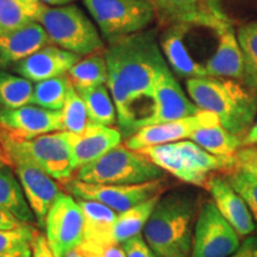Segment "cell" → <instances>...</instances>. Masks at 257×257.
<instances>
[{
    "label": "cell",
    "instance_id": "cell-1",
    "mask_svg": "<svg viewBox=\"0 0 257 257\" xmlns=\"http://www.w3.org/2000/svg\"><path fill=\"white\" fill-rule=\"evenodd\" d=\"M107 85L124 133H136V105L152 99L160 74L169 68L155 31H140L110 40L105 51Z\"/></svg>",
    "mask_w": 257,
    "mask_h": 257
},
{
    "label": "cell",
    "instance_id": "cell-2",
    "mask_svg": "<svg viewBox=\"0 0 257 257\" xmlns=\"http://www.w3.org/2000/svg\"><path fill=\"white\" fill-rule=\"evenodd\" d=\"M198 208V198L192 192L162 194L144 227V239L160 257L189 256Z\"/></svg>",
    "mask_w": 257,
    "mask_h": 257
},
{
    "label": "cell",
    "instance_id": "cell-3",
    "mask_svg": "<svg viewBox=\"0 0 257 257\" xmlns=\"http://www.w3.org/2000/svg\"><path fill=\"white\" fill-rule=\"evenodd\" d=\"M186 86L200 110L216 114L220 125L244 141L256 120V93L237 80L212 76L188 79Z\"/></svg>",
    "mask_w": 257,
    "mask_h": 257
},
{
    "label": "cell",
    "instance_id": "cell-4",
    "mask_svg": "<svg viewBox=\"0 0 257 257\" xmlns=\"http://www.w3.org/2000/svg\"><path fill=\"white\" fill-rule=\"evenodd\" d=\"M165 172L143 153L118 146L76 172L75 180L95 185H137L163 179Z\"/></svg>",
    "mask_w": 257,
    "mask_h": 257
},
{
    "label": "cell",
    "instance_id": "cell-5",
    "mask_svg": "<svg viewBox=\"0 0 257 257\" xmlns=\"http://www.w3.org/2000/svg\"><path fill=\"white\" fill-rule=\"evenodd\" d=\"M56 47L78 55H92L104 48L94 24L75 5L46 6L38 22Z\"/></svg>",
    "mask_w": 257,
    "mask_h": 257
},
{
    "label": "cell",
    "instance_id": "cell-6",
    "mask_svg": "<svg viewBox=\"0 0 257 257\" xmlns=\"http://www.w3.org/2000/svg\"><path fill=\"white\" fill-rule=\"evenodd\" d=\"M0 143L10 159L22 157L53 179L66 182L75 172L68 136L64 131L42 135L31 140H16L0 131Z\"/></svg>",
    "mask_w": 257,
    "mask_h": 257
},
{
    "label": "cell",
    "instance_id": "cell-7",
    "mask_svg": "<svg viewBox=\"0 0 257 257\" xmlns=\"http://www.w3.org/2000/svg\"><path fill=\"white\" fill-rule=\"evenodd\" d=\"M83 4L108 41L142 31L156 17L150 0H83Z\"/></svg>",
    "mask_w": 257,
    "mask_h": 257
},
{
    "label": "cell",
    "instance_id": "cell-8",
    "mask_svg": "<svg viewBox=\"0 0 257 257\" xmlns=\"http://www.w3.org/2000/svg\"><path fill=\"white\" fill-rule=\"evenodd\" d=\"M64 184L76 199L101 202L118 213L163 194L168 187V182L163 179L137 185H95L70 179Z\"/></svg>",
    "mask_w": 257,
    "mask_h": 257
},
{
    "label": "cell",
    "instance_id": "cell-9",
    "mask_svg": "<svg viewBox=\"0 0 257 257\" xmlns=\"http://www.w3.org/2000/svg\"><path fill=\"white\" fill-rule=\"evenodd\" d=\"M240 245L239 234L207 200L199 208L192 242V257H229Z\"/></svg>",
    "mask_w": 257,
    "mask_h": 257
},
{
    "label": "cell",
    "instance_id": "cell-10",
    "mask_svg": "<svg viewBox=\"0 0 257 257\" xmlns=\"http://www.w3.org/2000/svg\"><path fill=\"white\" fill-rule=\"evenodd\" d=\"M160 23L167 27L207 28L216 32L232 27L223 0H150Z\"/></svg>",
    "mask_w": 257,
    "mask_h": 257
},
{
    "label": "cell",
    "instance_id": "cell-11",
    "mask_svg": "<svg viewBox=\"0 0 257 257\" xmlns=\"http://www.w3.org/2000/svg\"><path fill=\"white\" fill-rule=\"evenodd\" d=\"M46 237L55 257L81 245L85 240V217L79 201L61 192L46 218Z\"/></svg>",
    "mask_w": 257,
    "mask_h": 257
},
{
    "label": "cell",
    "instance_id": "cell-12",
    "mask_svg": "<svg viewBox=\"0 0 257 257\" xmlns=\"http://www.w3.org/2000/svg\"><path fill=\"white\" fill-rule=\"evenodd\" d=\"M11 161L37 225L44 230L48 213L61 194L59 185L30 161L22 157H14Z\"/></svg>",
    "mask_w": 257,
    "mask_h": 257
},
{
    "label": "cell",
    "instance_id": "cell-13",
    "mask_svg": "<svg viewBox=\"0 0 257 257\" xmlns=\"http://www.w3.org/2000/svg\"><path fill=\"white\" fill-rule=\"evenodd\" d=\"M0 131L16 140H31L63 131L61 111L47 110L36 105L18 108L0 107Z\"/></svg>",
    "mask_w": 257,
    "mask_h": 257
},
{
    "label": "cell",
    "instance_id": "cell-14",
    "mask_svg": "<svg viewBox=\"0 0 257 257\" xmlns=\"http://www.w3.org/2000/svg\"><path fill=\"white\" fill-rule=\"evenodd\" d=\"M217 123H219V119L216 114L201 110L199 113L182 119L141 127L127 138L125 147L131 150H142L149 147L179 142L187 138L189 140L192 134L198 128Z\"/></svg>",
    "mask_w": 257,
    "mask_h": 257
},
{
    "label": "cell",
    "instance_id": "cell-15",
    "mask_svg": "<svg viewBox=\"0 0 257 257\" xmlns=\"http://www.w3.org/2000/svg\"><path fill=\"white\" fill-rule=\"evenodd\" d=\"M200 111V108L186 96L175 76L169 68H167L160 74L156 81L152 113L141 123L140 128L148 125L182 119Z\"/></svg>",
    "mask_w": 257,
    "mask_h": 257
},
{
    "label": "cell",
    "instance_id": "cell-16",
    "mask_svg": "<svg viewBox=\"0 0 257 257\" xmlns=\"http://www.w3.org/2000/svg\"><path fill=\"white\" fill-rule=\"evenodd\" d=\"M213 202L225 219L236 230L239 237H248L256 231L248 205L243 198L232 188L226 178L213 175L208 179L206 185Z\"/></svg>",
    "mask_w": 257,
    "mask_h": 257
},
{
    "label": "cell",
    "instance_id": "cell-17",
    "mask_svg": "<svg viewBox=\"0 0 257 257\" xmlns=\"http://www.w3.org/2000/svg\"><path fill=\"white\" fill-rule=\"evenodd\" d=\"M79 61L80 55L78 54L59 47L46 46L16 63L15 72L32 82H40L64 75Z\"/></svg>",
    "mask_w": 257,
    "mask_h": 257
},
{
    "label": "cell",
    "instance_id": "cell-18",
    "mask_svg": "<svg viewBox=\"0 0 257 257\" xmlns=\"http://www.w3.org/2000/svg\"><path fill=\"white\" fill-rule=\"evenodd\" d=\"M67 136L75 170L100 159L121 142L119 130L98 124L81 134L67 133Z\"/></svg>",
    "mask_w": 257,
    "mask_h": 257
},
{
    "label": "cell",
    "instance_id": "cell-19",
    "mask_svg": "<svg viewBox=\"0 0 257 257\" xmlns=\"http://www.w3.org/2000/svg\"><path fill=\"white\" fill-rule=\"evenodd\" d=\"M49 43L46 30L37 22L0 31V68L21 62Z\"/></svg>",
    "mask_w": 257,
    "mask_h": 257
},
{
    "label": "cell",
    "instance_id": "cell-20",
    "mask_svg": "<svg viewBox=\"0 0 257 257\" xmlns=\"http://www.w3.org/2000/svg\"><path fill=\"white\" fill-rule=\"evenodd\" d=\"M218 44L214 53L204 63L207 76L240 80L243 78V55L238 38L232 27L217 32Z\"/></svg>",
    "mask_w": 257,
    "mask_h": 257
},
{
    "label": "cell",
    "instance_id": "cell-21",
    "mask_svg": "<svg viewBox=\"0 0 257 257\" xmlns=\"http://www.w3.org/2000/svg\"><path fill=\"white\" fill-rule=\"evenodd\" d=\"M189 27L173 25L168 27L161 38V49L167 63L182 78H204L207 76L204 64L193 59L184 42V36Z\"/></svg>",
    "mask_w": 257,
    "mask_h": 257
},
{
    "label": "cell",
    "instance_id": "cell-22",
    "mask_svg": "<svg viewBox=\"0 0 257 257\" xmlns=\"http://www.w3.org/2000/svg\"><path fill=\"white\" fill-rule=\"evenodd\" d=\"M138 152L143 153L157 167L174 175L176 179L181 180L186 184L206 188L208 179L199 174L192 166L191 161L185 154L181 153L175 142L149 147Z\"/></svg>",
    "mask_w": 257,
    "mask_h": 257
},
{
    "label": "cell",
    "instance_id": "cell-23",
    "mask_svg": "<svg viewBox=\"0 0 257 257\" xmlns=\"http://www.w3.org/2000/svg\"><path fill=\"white\" fill-rule=\"evenodd\" d=\"M0 208L14 214L24 224L34 225L36 221L21 182L11 167L0 169Z\"/></svg>",
    "mask_w": 257,
    "mask_h": 257
},
{
    "label": "cell",
    "instance_id": "cell-24",
    "mask_svg": "<svg viewBox=\"0 0 257 257\" xmlns=\"http://www.w3.org/2000/svg\"><path fill=\"white\" fill-rule=\"evenodd\" d=\"M161 195L162 194L156 195L118 214L117 220L114 221L111 229L110 242L123 244L126 240L141 234L152 216L153 211L155 210Z\"/></svg>",
    "mask_w": 257,
    "mask_h": 257
},
{
    "label": "cell",
    "instance_id": "cell-25",
    "mask_svg": "<svg viewBox=\"0 0 257 257\" xmlns=\"http://www.w3.org/2000/svg\"><path fill=\"white\" fill-rule=\"evenodd\" d=\"M189 140L206 152L219 157L236 156L244 146L243 138L230 133L220 123L198 128L192 134Z\"/></svg>",
    "mask_w": 257,
    "mask_h": 257
},
{
    "label": "cell",
    "instance_id": "cell-26",
    "mask_svg": "<svg viewBox=\"0 0 257 257\" xmlns=\"http://www.w3.org/2000/svg\"><path fill=\"white\" fill-rule=\"evenodd\" d=\"M85 217V240L94 243L110 242L111 229L117 220L115 212L101 202L78 199Z\"/></svg>",
    "mask_w": 257,
    "mask_h": 257
},
{
    "label": "cell",
    "instance_id": "cell-27",
    "mask_svg": "<svg viewBox=\"0 0 257 257\" xmlns=\"http://www.w3.org/2000/svg\"><path fill=\"white\" fill-rule=\"evenodd\" d=\"M44 8L41 0H0V31L38 23Z\"/></svg>",
    "mask_w": 257,
    "mask_h": 257
},
{
    "label": "cell",
    "instance_id": "cell-28",
    "mask_svg": "<svg viewBox=\"0 0 257 257\" xmlns=\"http://www.w3.org/2000/svg\"><path fill=\"white\" fill-rule=\"evenodd\" d=\"M76 91L104 85L107 82L108 69L105 55L92 54L86 59L80 60L67 73Z\"/></svg>",
    "mask_w": 257,
    "mask_h": 257
},
{
    "label": "cell",
    "instance_id": "cell-29",
    "mask_svg": "<svg viewBox=\"0 0 257 257\" xmlns=\"http://www.w3.org/2000/svg\"><path fill=\"white\" fill-rule=\"evenodd\" d=\"M72 87L74 86L67 74L36 82L31 105L40 106L47 110L61 111Z\"/></svg>",
    "mask_w": 257,
    "mask_h": 257
},
{
    "label": "cell",
    "instance_id": "cell-30",
    "mask_svg": "<svg viewBox=\"0 0 257 257\" xmlns=\"http://www.w3.org/2000/svg\"><path fill=\"white\" fill-rule=\"evenodd\" d=\"M237 38L243 55L242 83L257 94V21L240 25Z\"/></svg>",
    "mask_w": 257,
    "mask_h": 257
},
{
    "label": "cell",
    "instance_id": "cell-31",
    "mask_svg": "<svg viewBox=\"0 0 257 257\" xmlns=\"http://www.w3.org/2000/svg\"><path fill=\"white\" fill-rule=\"evenodd\" d=\"M85 101L89 115L98 125L111 126L117 120V110L112 95L110 96L108 88L104 85L76 91Z\"/></svg>",
    "mask_w": 257,
    "mask_h": 257
},
{
    "label": "cell",
    "instance_id": "cell-32",
    "mask_svg": "<svg viewBox=\"0 0 257 257\" xmlns=\"http://www.w3.org/2000/svg\"><path fill=\"white\" fill-rule=\"evenodd\" d=\"M34 87L32 81L23 76L0 72V107L18 108L31 105Z\"/></svg>",
    "mask_w": 257,
    "mask_h": 257
},
{
    "label": "cell",
    "instance_id": "cell-33",
    "mask_svg": "<svg viewBox=\"0 0 257 257\" xmlns=\"http://www.w3.org/2000/svg\"><path fill=\"white\" fill-rule=\"evenodd\" d=\"M61 120L64 133L70 134H81L95 125L89 115L85 101L74 87L70 88L66 102L61 110Z\"/></svg>",
    "mask_w": 257,
    "mask_h": 257
},
{
    "label": "cell",
    "instance_id": "cell-34",
    "mask_svg": "<svg viewBox=\"0 0 257 257\" xmlns=\"http://www.w3.org/2000/svg\"><path fill=\"white\" fill-rule=\"evenodd\" d=\"M225 178L248 205L257 230V178L239 167L229 170Z\"/></svg>",
    "mask_w": 257,
    "mask_h": 257
},
{
    "label": "cell",
    "instance_id": "cell-35",
    "mask_svg": "<svg viewBox=\"0 0 257 257\" xmlns=\"http://www.w3.org/2000/svg\"><path fill=\"white\" fill-rule=\"evenodd\" d=\"M35 234L32 225L17 230H0V255L31 253Z\"/></svg>",
    "mask_w": 257,
    "mask_h": 257
},
{
    "label": "cell",
    "instance_id": "cell-36",
    "mask_svg": "<svg viewBox=\"0 0 257 257\" xmlns=\"http://www.w3.org/2000/svg\"><path fill=\"white\" fill-rule=\"evenodd\" d=\"M88 257H126L121 244L117 243H94L83 240L80 245Z\"/></svg>",
    "mask_w": 257,
    "mask_h": 257
},
{
    "label": "cell",
    "instance_id": "cell-37",
    "mask_svg": "<svg viewBox=\"0 0 257 257\" xmlns=\"http://www.w3.org/2000/svg\"><path fill=\"white\" fill-rule=\"evenodd\" d=\"M121 245H123L126 257H160L150 248L149 244L141 234L126 240Z\"/></svg>",
    "mask_w": 257,
    "mask_h": 257
},
{
    "label": "cell",
    "instance_id": "cell-38",
    "mask_svg": "<svg viewBox=\"0 0 257 257\" xmlns=\"http://www.w3.org/2000/svg\"><path fill=\"white\" fill-rule=\"evenodd\" d=\"M237 166L251 173L257 178V149H243L236 154Z\"/></svg>",
    "mask_w": 257,
    "mask_h": 257
},
{
    "label": "cell",
    "instance_id": "cell-39",
    "mask_svg": "<svg viewBox=\"0 0 257 257\" xmlns=\"http://www.w3.org/2000/svg\"><path fill=\"white\" fill-rule=\"evenodd\" d=\"M229 257H257V234L245 237L238 249Z\"/></svg>",
    "mask_w": 257,
    "mask_h": 257
},
{
    "label": "cell",
    "instance_id": "cell-40",
    "mask_svg": "<svg viewBox=\"0 0 257 257\" xmlns=\"http://www.w3.org/2000/svg\"><path fill=\"white\" fill-rule=\"evenodd\" d=\"M31 257H55L44 234L38 232L35 234L34 242H32Z\"/></svg>",
    "mask_w": 257,
    "mask_h": 257
},
{
    "label": "cell",
    "instance_id": "cell-41",
    "mask_svg": "<svg viewBox=\"0 0 257 257\" xmlns=\"http://www.w3.org/2000/svg\"><path fill=\"white\" fill-rule=\"evenodd\" d=\"M27 225L28 224L22 223L21 220L17 219L14 214L0 208V230H17L27 226Z\"/></svg>",
    "mask_w": 257,
    "mask_h": 257
},
{
    "label": "cell",
    "instance_id": "cell-42",
    "mask_svg": "<svg viewBox=\"0 0 257 257\" xmlns=\"http://www.w3.org/2000/svg\"><path fill=\"white\" fill-rule=\"evenodd\" d=\"M257 144V119L255 123L249 130V133L246 134V136L244 137V146H256Z\"/></svg>",
    "mask_w": 257,
    "mask_h": 257
},
{
    "label": "cell",
    "instance_id": "cell-43",
    "mask_svg": "<svg viewBox=\"0 0 257 257\" xmlns=\"http://www.w3.org/2000/svg\"><path fill=\"white\" fill-rule=\"evenodd\" d=\"M4 167H12V161L10 159L4 146L0 143V169L4 168Z\"/></svg>",
    "mask_w": 257,
    "mask_h": 257
},
{
    "label": "cell",
    "instance_id": "cell-44",
    "mask_svg": "<svg viewBox=\"0 0 257 257\" xmlns=\"http://www.w3.org/2000/svg\"><path fill=\"white\" fill-rule=\"evenodd\" d=\"M43 4L50 5V6H63L68 5L69 3L74 2V0H41Z\"/></svg>",
    "mask_w": 257,
    "mask_h": 257
},
{
    "label": "cell",
    "instance_id": "cell-45",
    "mask_svg": "<svg viewBox=\"0 0 257 257\" xmlns=\"http://www.w3.org/2000/svg\"><path fill=\"white\" fill-rule=\"evenodd\" d=\"M66 257H88V255L83 251L80 246H78L76 249H74V250H72V251H69L68 253H67Z\"/></svg>",
    "mask_w": 257,
    "mask_h": 257
},
{
    "label": "cell",
    "instance_id": "cell-46",
    "mask_svg": "<svg viewBox=\"0 0 257 257\" xmlns=\"http://www.w3.org/2000/svg\"><path fill=\"white\" fill-rule=\"evenodd\" d=\"M0 257H31V253H24V255H0Z\"/></svg>",
    "mask_w": 257,
    "mask_h": 257
},
{
    "label": "cell",
    "instance_id": "cell-47",
    "mask_svg": "<svg viewBox=\"0 0 257 257\" xmlns=\"http://www.w3.org/2000/svg\"><path fill=\"white\" fill-rule=\"evenodd\" d=\"M174 257H188V256H184V255H179V256H174Z\"/></svg>",
    "mask_w": 257,
    "mask_h": 257
}]
</instances>
